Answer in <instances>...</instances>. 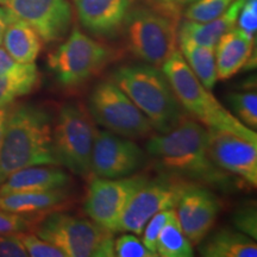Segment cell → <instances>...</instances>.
Instances as JSON below:
<instances>
[{
	"mask_svg": "<svg viewBox=\"0 0 257 257\" xmlns=\"http://www.w3.org/2000/svg\"><path fill=\"white\" fill-rule=\"evenodd\" d=\"M146 153L155 168L165 175L221 192H232L238 185L211 157L207 127L188 114L172 130L150 135Z\"/></svg>",
	"mask_w": 257,
	"mask_h": 257,
	"instance_id": "obj_1",
	"label": "cell"
},
{
	"mask_svg": "<svg viewBox=\"0 0 257 257\" xmlns=\"http://www.w3.org/2000/svg\"><path fill=\"white\" fill-rule=\"evenodd\" d=\"M54 118L44 106L10 107L0 147V184L16 170L31 166H60L54 149Z\"/></svg>",
	"mask_w": 257,
	"mask_h": 257,
	"instance_id": "obj_2",
	"label": "cell"
},
{
	"mask_svg": "<svg viewBox=\"0 0 257 257\" xmlns=\"http://www.w3.org/2000/svg\"><path fill=\"white\" fill-rule=\"evenodd\" d=\"M111 79L133 100L152 123L154 130L165 134L186 114L162 70L148 63L123 64Z\"/></svg>",
	"mask_w": 257,
	"mask_h": 257,
	"instance_id": "obj_3",
	"label": "cell"
},
{
	"mask_svg": "<svg viewBox=\"0 0 257 257\" xmlns=\"http://www.w3.org/2000/svg\"><path fill=\"white\" fill-rule=\"evenodd\" d=\"M180 16L148 0L131 4L121 28L127 50L142 62L161 68L178 49Z\"/></svg>",
	"mask_w": 257,
	"mask_h": 257,
	"instance_id": "obj_4",
	"label": "cell"
},
{
	"mask_svg": "<svg viewBox=\"0 0 257 257\" xmlns=\"http://www.w3.org/2000/svg\"><path fill=\"white\" fill-rule=\"evenodd\" d=\"M170 87L186 113L207 128H220L236 133L252 135V130L237 119L233 113L214 98L210 89L205 87L194 75L179 49L161 66Z\"/></svg>",
	"mask_w": 257,
	"mask_h": 257,
	"instance_id": "obj_5",
	"label": "cell"
},
{
	"mask_svg": "<svg viewBox=\"0 0 257 257\" xmlns=\"http://www.w3.org/2000/svg\"><path fill=\"white\" fill-rule=\"evenodd\" d=\"M35 234L55 245L64 257H113V232L92 219L62 211L38 218L32 225Z\"/></svg>",
	"mask_w": 257,
	"mask_h": 257,
	"instance_id": "obj_6",
	"label": "cell"
},
{
	"mask_svg": "<svg viewBox=\"0 0 257 257\" xmlns=\"http://www.w3.org/2000/svg\"><path fill=\"white\" fill-rule=\"evenodd\" d=\"M114 50L73 28L68 37L48 56V67L64 87H79L100 74L113 60Z\"/></svg>",
	"mask_w": 257,
	"mask_h": 257,
	"instance_id": "obj_7",
	"label": "cell"
},
{
	"mask_svg": "<svg viewBox=\"0 0 257 257\" xmlns=\"http://www.w3.org/2000/svg\"><path fill=\"white\" fill-rule=\"evenodd\" d=\"M95 130L94 120L83 106L73 102L64 104L54 120L53 130L54 149L60 166L82 178L92 175Z\"/></svg>",
	"mask_w": 257,
	"mask_h": 257,
	"instance_id": "obj_8",
	"label": "cell"
},
{
	"mask_svg": "<svg viewBox=\"0 0 257 257\" xmlns=\"http://www.w3.org/2000/svg\"><path fill=\"white\" fill-rule=\"evenodd\" d=\"M87 111L94 123L130 140L149 137L154 133L149 119L111 78L100 80L92 88Z\"/></svg>",
	"mask_w": 257,
	"mask_h": 257,
	"instance_id": "obj_9",
	"label": "cell"
},
{
	"mask_svg": "<svg viewBox=\"0 0 257 257\" xmlns=\"http://www.w3.org/2000/svg\"><path fill=\"white\" fill-rule=\"evenodd\" d=\"M148 179L146 175H130L119 179L93 176L83 201V211L104 229L118 232L119 221L128 201Z\"/></svg>",
	"mask_w": 257,
	"mask_h": 257,
	"instance_id": "obj_10",
	"label": "cell"
},
{
	"mask_svg": "<svg viewBox=\"0 0 257 257\" xmlns=\"http://www.w3.org/2000/svg\"><path fill=\"white\" fill-rule=\"evenodd\" d=\"M189 181L162 174L148 179L131 197L119 221L118 231L142 234L150 218L161 211L174 208L182 189Z\"/></svg>",
	"mask_w": 257,
	"mask_h": 257,
	"instance_id": "obj_11",
	"label": "cell"
},
{
	"mask_svg": "<svg viewBox=\"0 0 257 257\" xmlns=\"http://www.w3.org/2000/svg\"><path fill=\"white\" fill-rule=\"evenodd\" d=\"M147 153L134 140L96 128L93 143V176L119 179L134 175L147 163Z\"/></svg>",
	"mask_w": 257,
	"mask_h": 257,
	"instance_id": "obj_12",
	"label": "cell"
},
{
	"mask_svg": "<svg viewBox=\"0 0 257 257\" xmlns=\"http://www.w3.org/2000/svg\"><path fill=\"white\" fill-rule=\"evenodd\" d=\"M208 150L216 165L255 187L257 185V135L207 128Z\"/></svg>",
	"mask_w": 257,
	"mask_h": 257,
	"instance_id": "obj_13",
	"label": "cell"
},
{
	"mask_svg": "<svg viewBox=\"0 0 257 257\" xmlns=\"http://www.w3.org/2000/svg\"><path fill=\"white\" fill-rule=\"evenodd\" d=\"M174 210L189 242L198 245L213 229L221 211V201L210 187L188 182Z\"/></svg>",
	"mask_w": 257,
	"mask_h": 257,
	"instance_id": "obj_14",
	"label": "cell"
},
{
	"mask_svg": "<svg viewBox=\"0 0 257 257\" xmlns=\"http://www.w3.org/2000/svg\"><path fill=\"white\" fill-rule=\"evenodd\" d=\"M5 6L27 22L43 43L62 41L72 29L73 9L68 0H9Z\"/></svg>",
	"mask_w": 257,
	"mask_h": 257,
	"instance_id": "obj_15",
	"label": "cell"
},
{
	"mask_svg": "<svg viewBox=\"0 0 257 257\" xmlns=\"http://www.w3.org/2000/svg\"><path fill=\"white\" fill-rule=\"evenodd\" d=\"M81 27L93 36L112 38L121 31L133 0H72Z\"/></svg>",
	"mask_w": 257,
	"mask_h": 257,
	"instance_id": "obj_16",
	"label": "cell"
},
{
	"mask_svg": "<svg viewBox=\"0 0 257 257\" xmlns=\"http://www.w3.org/2000/svg\"><path fill=\"white\" fill-rule=\"evenodd\" d=\"M255 40L252 35L234 27L225 32L214 47L218 80L231 79L240 70L251 68L250 61Z\"/></svg>",
	"mask_w": 257,
	"mask_h": 257,
	"instance_id": "obj_17",
	"label": "cell"
},
{
	"mask_svg": "<svg viewBox=\"0 0 257 257\" xmlns=\"http://www.w3.org/2000/svg\"><path fill=\"white\" fill-rule=\"evenodd\" d=\"M69 184V174L60 166H31L10 174L0 184V195L66 188Z\"/></svg>",
	"mask_w": 257,
	"mask_h": 257,
	"instance_id": "obj_18",
	"label": "cell"
},
{
	"mask_svg": "<svg viewBox=\"0 0 257 257\" xmlns=\"http://www.w3.org/2000/svg\"><path fill=\"white\" fill-rule=\"evenodd\" d=\"M70 194L66 188L49 191L19 192L0 195V210L24 217H43L68 206Z\"/></svg>",
	"mask_w": 257,
	"mask_h": 257,
	"instance_id": "obj_19",
	"label": "cell"
},
{
	"mask_svg": "<svg viewBox=\"0 0 257 257\" xmlns=\"http://www.w3.org/2000/svg\"><path fill=\"white\" fill-rule=\"evenodd\" d=\"M244 2L245 0H234L223 15L204 23L185 19L179 23L178 37L188 38L202 46L216 47L217 42L225 32L236 27Z\"/></svg>",
	"mask_w": 257,
	"mask_h": 257,
	"instance_id": "obj_20",
	"label": "cell"
},
{
	"mask_svg": "<svg viewBox=\"0 0 257 257\" xmlns=\"http://www.w3.org/2000/svg\"><path fill=\"white\" fill-rule=\"evenodd\" d=\"M198 251L205 257H256L257 244L237 229L223 227L208 233L198 244Z\"/></svg>",
	"mask_w": 257,
	"mask_h": 257,
	"instance_id": "obj_21",
	"label": "cell"
},
{
	"mask_svg": "<svg viewBox=\"0 0 257 257\" xmlns=\"http://www.w3.org/2000/svg\"><path fill=\"white\" fill-rule=\"evenodd\" d=\"M3 46L17 62L35 63L43 48V41L27 22L14 15L5 29Z\"/></svg>",
	"mask_w": 257,
	"mask_h": 257,
	"instance_id": "obj_22",
	"label": "cell"
},
{
	"mask_svg": "<svg viewBox=\"0 0 257 257\" xmlns=\"http://www.w3.org/2000/svg\"><path fill=\"white\" fill-rule=\"evenodd\" d=\"M41 74L35 63H21L0 75V108L11 106L17 99L30 94L40 86Z\"/></svg>",
	"mask_w": 257,
	"mask_h": 257,
	"instance_id": "obj_23",
	"label": "cell"
},
{
	"mask_svg": "<svg viewBox=\"0 0 257 257\" xmlns=\"http://www.w3.org/2000/svg\"><path fill=\"white\" fill-rule=\"evenodd\" d=\"M178 46L194 75L211 91L218 81L214 47L202 46L184 37H178Z\"/></svg>",
	"mask_w": 257,
	"mask_h": 257,
	"instance_id": "obj_24",
	"label": "cell"
},
{
	"mask_svg": "<svg viewBox=\"0 0 257 257\" xmlns=\"http://www.w3.org/2000/svg\"><path fill=\"white\" fill-rule=\"evenodd\" d=\"M156 253L161 257H192L194 255L193 244L180 226L176 213L169 218L161 230L156 240Z\"/></svg>",
	"mask_w": 257,
	"mask_h": 257,
	"instance_id": "obj_25",
	"label": "cell"
},
{
	"mask_svg": "<svg viewBox=\"0 0 257 257\" xmlns=\"http://www.w3.org/2000/svg\"><path fill=\"white\" fill-rule=\"evenodd\" d=\"M234 117L244 125L256 130L257 128V93L256 88L250 86L248 89L231 92L226 95Z\"/></svg>",
	"mask_w": 257,
	"mask_h": 257,
	"instance_id": "obj_26",
	"label": "cell"
},
{
	"mask_svg": "<svg viewBox=\"0 0 257 257\" xmlns=\"http://www.w3.org/2000/svg\"><path fill=\"white\" fill-rule=\"evenodd\" d=\"M233 2L234 0H198L184 9L182 15L188 21L204 23L223 15Z\"/></svg>",
	"mask_w": 257,
	"mask_h": 257,
	"instance_id": "obj_27",
	"label": "cell"
},
{
	"mask_svg": "<svg viewBox=\"0 0 257 257\" xmlns=\"http://www.w3.org/2000/svg\"><path fill=\"white\" fill-rule=\"evenodd\" d=\"M114 256L157 257V253L150 251L136 234L124 233L114 240Z\"/></svg>",
	"mask_w": 257,
	"mask_h": 257,
	"instance_id": "obj_28",
	"label": "cell"
},
{
	"mask_svg": "<svg viewBox=\"0 0 257 257\" xmlns=\"http://www.w3.org/2000/svg\"><path fill=\"white\" fill-rule=\"evenodd\" d=\"M27 249L28 256L31 257H64L63 252L55 245L42 239L35 233H19Z\"/></svg>",
	"mask_w": 257,
	"mask_h": 257,
	"instance_id": "obj_29",
	"label": "cell"
},
{
	"mask_svg": "<svg viewBox=\"0 0 257 257\" xmlns=\"http://www.w3.org/2000/svg\"><path fill=\"white\" fill-rule=\"evenodd\" d=\"M175 213L174 208H168V210L161 211L159 213H156L155 216L150 218L146 226L143 229V239L142 242L144 245L147 246L150 251L156 253V240L157 237L162 230V227L165 226L167 221L169 220V218Z\"/></svg>",
	"mask_w": 257,
	"mask_h": 257,
	"instance_id": "obj_30",
	"label": "cell"
},
{
	"mask_svg": "<svg viewBox=\"0 0 257 257\" xmlns=\"http://www.w3.org/2000/svg\"><path fill=\"white\" fill-rule=\"evenodd\" d=\"M233 224L236 229L252 239L257 238V214L255 205H244L234 213Z\"/></svg>",
	"mask_w": 257,
	"mask_h": 257,
	"instance_id": "obj_31",
	"label": "cell"
},
{
	"mask_svg": "<svg viewBox=\"0 0 257 257\" xmlns=\"http://www.w3.org/2000/svg\"><path fill=\"white\" fill-rule=\"evenodd\" d=\"M34 225V220L29 217L12 212L0 210V234L27 232Z\"/></svg>",
	"mask_w": 257,
	"mask_h": 257,
	"instance_id": "obj_32",
	"label": "cell"
},
{
	"mask_svg": "<svg viewBox=\"0 0 257 257\" xmlns=\"http://www.w3.org/2000/svg\"><path fill=\"white\" fill-rule=\"evenodd\" d=\"M237 27L255 36L257 30V0H245L240 10Z\"/></svg>",
	"mask_w": 257,
	"mask_h": 257,
	"instance_id": "obj_33",
	"label": "cell"
},
{
	"mask_svg": "<svg viewBox=\"0 0 257 257\" xmlns=\"http://www.w3.org/2000/svg\"><path fill=\"white\" fill-rule=\"evenodd\" d=\"M28 252L19 233L0 234V257H27Z\"/></svg>",
	"mask_w": 257,
	"mask_h": 257,
	"instance_id": "obj_34",
	"label": "cell"
},
{
	"mask_svg": "<svg viewBox=\"0 0 257 257\" xmlns=\"http://www.w3.org/2000/svg\"><path fill=\"white\" fill-rule=\"evenodd\" d=\"M19 64L21 63L17 62L14 57L10 55L4 47L0 46V75L11 72L12 69L18 67Z\"/></svg>",
	"mask_w": 257,
	"mask_h": 257,
	"instance_id": "obj_35",
	"label": "cell"
},
{
	"mask_svg": "<svg viewBox=\"0 0 257 257\" xmlns=\"http://www.w3.org/2000/svg\"><path fill=\"white\" fill-rule=\"evenodd\" d=\"M14 17V12L8 6L0 5V46L3 44V37H4L5 29L8 27L10 19Z\"/></svg>",
	"mask_w": 257,
	"mask_h": 257,
	"instance_id": "obj_36",
	"label": "cell"
},
{
	"mask_svg": "<svg viewBox=\"0 0 257 257\" xmlns=\"http://www.w3.org/2000/svg\"><path fill=\"white\" fill-rule=\"evenodd\" d=\"M148 2L154 3V4L163 6V8L172 10V11L176 12V14L181 15V0H148Z\"/></svg>",
	"mask_w": 257,
	"mask_h": 257,
	"instance_id": "obj_37",
	"label": "cell"
},
{
	"mask_svg": "<svg viewBox=\"0 0 257 257\" xmlns=\"http://www.w3.org/2000/svg\"><path fill=\"white\" fill-rule=\"evenodd\" d=\"M9 112H10V106H8V107L0 108V147H2L3 138H4V133L6 127V121H8V117H9Z\"/></svg>",
	"mask_w": 257,
	"mask_h": 257,
	"instance_id": "obj_38",
	"label": "cell"
},
{
	"mask_svg": "<svg viewBox=\"0 0 257 257\" xmlns=\"http://www.w3.org/2000/svg\"><path fill=\"white\" fill-rule=\"evenodd\" d=\"M195 2H198V0H181V10L184 11V9H186L188 5H191Z\"/></svg>",
	"mask_w": 257,
	"mask_h": 257,
	"instance_id": "obj_39",
	"label": "cell"
},
{
	"mask_svg": "<svg viewBox=\"0 0 257 257\" xmlns=\"http://www.w3.org/2000/svg\"><path fill=\"white\" fill-rule=\"evenodd\" d=\"M9 0H0V5H6V3H8Z\"/></svg>",
	"mask_w": 257,
	"mask_h": 257,
	"instance_id": "obj_40",
	"label": "cell"
}]
</instances>
